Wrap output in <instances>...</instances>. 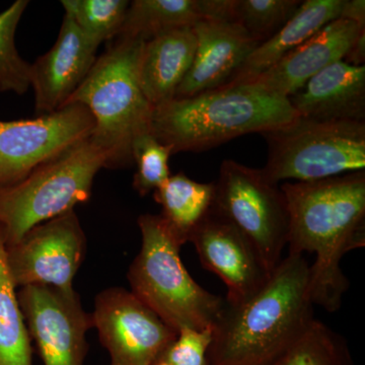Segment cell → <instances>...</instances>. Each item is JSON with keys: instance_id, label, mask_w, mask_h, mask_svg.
<instances>
[{"instance_id": "15", "label": "cell", "mask_w": 365, "mask_h": 365, "mask_svg": "<svg viewBox=\"0 0 365 365\" xmlns=\"http://www.w3.org/2000/svg\"><path fill=\"white\" fill-rule=\"evenodd\" d=\"M365 31L355 21L337 19L288 52L275 66L247 81L278 97L289 98L327 66L344 58Z\"/></svg>"}, {"instance_id": "28", "label": "cell", "mask_w": 365, "mask_h": 365, "mask_svg": "<svg viewBox=\"0 0 365 365\" xmlns=\"http://www.w3.org/2000/svg\"><path fill=\"white\" fill-rule=\"evenodd\" d=\"M212 342V328H184L167 348L160 361L168 365H208L207 353Z\"/></svg>"}, {"instance_id": "20", "label": "cell", "mask_w": 365, "mask_h": 365, "mask_svg": "<svg viewBox=\"0 0 365 365\" xmlns=\"http://www.w3.org/2000/svg\"><path fill=\"white\" fill-rule=\"evenodd\" d=\"M215 193V182H196L184 173L170 175L153 192L155 202L162 206L160 215L181 246L208 215Z\"/></svg>"}, {"instance_id": "22", "label": "cell", "mask_w": 365, "mask_h": 365, "mask_svg": "<svg viewBox=\"0 0 365 365\" xmlns=\"http://www.w3.org/2000/svg\"><path fill=\"white\" fill-rule=\"evenodd\" d=\"M6 263V242L0 228V365H32V345Z\"/></svg>"}, {"instance_id": "2", "label": "cell", "mask_w": 365, "mask_h": 365, "mask_svg": "<svg viewBox=\"0 0 365 365\" xmlns=\"http://www.w3.org/2000/svg\"><path fill=\"white\" fill-rule=\"evenodd\" d=\"M309 264L288 254L253 297L230 304L225 299L207 353L208 365L273 364L313 323Z\"/></svg>"}, {"instance_id": "21", "label": "cell", "mask_w": 365, "mask_h": 365, "mask_svg": "<svg viewBox=\"0 0 365 365\" xmlns=\"http://www.w3.org/2000/svg\"><path fill=\"white\" fill-rule=\"evenodd\" d=\"M198 21V0H135L129 4L118 37L148 41Z\"/></svg>"}, {"instance_id": "25", "label": "cell", "mask_w": 365, "mask_h": 365, "mask_svg": "<svg viewBox=\"0 0 365 365\" xmlns=\"http://www.w3.org/2000/svg\"><path fill=\"white\" fill-rule=\"evenodd\" d=\"M28 0H16L0 13V91L24 95L31 88V64L16 50L14 35Z\"/></svg>"}, {"instance_id": "7", "label": "cell", "mask_w": 365, "mask_h": 365, "mask_svg": "<svg viewBox=\"0 0 365 365\" xmlns=\"http://www.w3.org/2000/svg\"><path fill=\"white\" fill-rule=\"evenodd\" d=\"M268 160L262 169L272 184L318 181L365 169V122L297 117L262 133Z\"/></svg>"}, {"instance_id": "19", "label": "cell", "mask_w": 365, "mask_h": 365, "mask_svg": "<svg viewBox=\"0 0 365 365\" xmlns=\"http://www.w3.org/2000/svg\"><path fill=\"white\" fill-rule=\"evenodd\" d=\"M344 0H307L270 39L257 46L227 85L247 83L275 66L331 21L339 19Z\"/></svg>"}, {"instance_id": "14", "label": "cell", "mask_w": 365, "mask_h": 365, "mask_svg": "<svg viewBox=\"0 0 365 365\" xmlns=\"http://www.w3.org/2000/svg\"><path fill=\"white\" fill-rule=\"evenodd\" d=\"M98 46L66 14L54 46L31 64V86L38 116L66 106L96 63Z\"/></svg>"}, {"instance_id": "31", "label": "cell", "mask_w": 365, "mask_h": 365, "mask_svg": "<svg viewBox=\"0 0 365 365\" xmlns=\"http://www.w3.org/2000/svg\"><path fill=\"white\" fill-rule=\"evenodd\" d=\"M153 365H168V364H165V362H163V361H158V362H157V364H153Z\"/></svg>"}, {"instance_id": "4", "label": "cell", "mask_w": 365, "mask_h": 365, "mask_svg": "<svg viewBox=\"0 0 365 365\" xmlns=\"http://www.w3.org/2000/svg\"><path fill=\"white\" fill-rule=\"evenodd\" d=\"M145 41L118 38L66 104L86 106L96 127L91 140L107 153L109 167L132 163L131 144L150 131L153 106L143 95L138 76L139 55Z\"/></svg>"}, {"instance_id": "3", "label": "cell", "mask_w": 365, "mask_h": 365, "mask_svg": "<svg viewBox=\"0 0 365 365\" xmlns=\"http://www.w3.org/2000/svg\"><path fill=\"white\" fill-rule=\"evenodd\" d=\"M297 117L288 98L242 83L155 107L150 131L174 155L208 150L246 134L265 133Z\"/></svg>"}, {"instance_id": "11", "label": "cell", "mask_w": 365, "mask_h": 365, "mask_svg": "<svg viewBox=\"0 0 365 365\" xmlns=\"http://www.w3.org/2000/svg\"><path fill=\"white\" fill-rule=\"evenodd\" d=\"M91 318L98 339L110 353V365L155 364L178 336L123 288L101 292Z\"/></svg>"}, {"instance_id": "6", "label": "cell", "mask_w": 365, "mask_h": 365, "mask_svg": "<svg viewBox=\"0 0 365 365\" xmlns=\"http://www.w3.org/2000/svg\"><path fill=\"white\" fill-rule=\"evenodd\" d=\"M108 165L107 153L90 136L21 181L0 187V228L6 246L20 241L36 225L88 201L96 175Z\"/></svg>"}, {"instance_id": "26", "label": "cell", "mask_w": 365, "mask_h": 365, "mask_svg": "<svg viewBox=\"0 0 365 365\" xmlns=\"http://www.w3.org/2000/svg\"><path fill=\"white\" fill-rule=\"evenodd\" d=\"M299 0H234V18L259 44L270 39L302 4Z\"/></svg>"}, {"instance_id": "27", "label": "cell", "mask_w": 365, "mask_h": 365, "mask_svg": "<svg viewBox=\"0 0 365 365\" xmlns=\"http://www.w3.org/2000/svg\"><path fill=\"white\" fill-rule=\"evenodd\" d=\"M170 155L172 150L169 146L158 140L151 131L138 134L133 139L131 158L137 167L133 188L139 195H148L169 179Z\"/></svg>"}, {"instance_id": "12", "label": "cell", "mask_w": 365, "mask_h": 365, "mask_svg": "<svg viewBox=\"0 0 365 365\" xmlns=\"http://www.w3.org/2000/svg\"><path fill=\"white\" fill-rule=\"evenodd\" d=\"M18 300L31 339L44 365H85L86 333L93 328L91 314L81 306L76 290L28 285Z\"/></svg>"}, {"instance_id": "29", "label": "cell", "mask_w": 365, "mask_h": 365, "mask_svg": "<svg viewBox=\"0 0 365 365\" xmlns=\"http://www.w3.org/2000/svg\"><path fill=\"white\" fill-rule=\"evenodd\" d=\"M339 18L355 21L360 26H365L364 0H344Z\"/></svg>"}, {"instance_id": "13", "label": "cell", "mask_w": 365, "mask_h": 365, "mask_svg": "<svg viewBox=\"0 0 365 365\" xmlns=\"http://www.w3.org/2000/svg\"><path fill=\"white\" fill-rule=\"evenodd\" d=\"M189 242L195 247L203 267L225 283V300L230 304L253 297L272 273L253 244L212 207L190 235Z\"/></svg>"}, {"instance_id": "18", "label": "cell", "mask_w": 365, "mask_h": 365, "mask_svg": "<svg viewBox=\"0 0 365 365\" xmlns=\"http://www.w3.org/2000/svg\"><path fill=\"white\" fill-rule=\"evenodd\" d=\"M193 26H182L145 41L139 55L137 76L143 95L153 108L175 98L195 57Z\"/></svg>"}, {"instance_id": "10", "label": "cell", "mask_w": 365, "mask_h": 365, "mask_svg": "<svg viewBox=\"0 0 365 365\" xmlns=\"http://www.w3.org/2000/svg\"><path fill=\"white\" fill-rule=\"evenodd\" d=\"M86 241L76 211L36 225L16 244L6 246V263L16 288L47 285L72 292L85 259Z\"/></svg>"}, {"instance_id": "1", "label": "cell", "mask_w": 365, "mask_h": 365, "mask_svg": "<svg viewBox=\"0 0 365 365\" xmlns=\"http://www.w3.org/2000/svg\"><path fill=\"white\" fill-rule=\"evenodd\" d=\"M289 213V253L316 254L309 266L314 306L335 313L349 288L343 257L365 247V170L280 186Z\"/></svg>"}, {"instance_id": "5", "label": "cell", "mask_w": 365, "mask_h": 365, "mask_svg": "<svg viewBox=\"0 0 365 365\" xmlns=\"http://www.w3.org/2000/svg\"><path fill=\"white\" fill-rule=\"evenodd\" d=\"M138 227L143 242L129 269L131 294L176 332L212 328L225 299L192 278L180 257L182 246L162 216H139Z\"/></svg>"}, {"instance_id": "23", "label": "cell", "mask_w": 365, "mask_h": 365, "mask_svg": "<svg viewBox=\"0 0 365 365\" xmlns=\"http://www.w3.org/2000/svg\"><path fill=\"white\" fill-rule=\"evenodd\" d=\"M273 365H353L346 340L319 319Z\"/></svg>"}, {"instance_id": "8", "label": "cell", "mask_w": 365, "mask_h": 365, "mask_svg": "<svg viewBox=\"0 0 365 365\" xmlns=\"http://www.w3.org/2000/svg\"><path fill=\"white\" fill-rule=\"evenodd\" d=\"M215 184L212 209L253 244L273 271L282 260L289 235L287 199L261 170L223 160Z\"/></svg>"}, {"instance_id": "17", "label": "cell", "mask_w": 365, "mask_h": 365, "mask_svg": "<svg viewBox=\"0 0 365 365\" xmlns=\"http://www.w3.org/2000/svg\"><path fill=\"white\" fill-rule=\"evenodd\" d=\"M288 100L300 117L365 122V66L335 62Z\"/></svg>"}, {"instance_id": "9", "label": "cell", "mask_w": 365, "mask_h": 365, "mask_svg": "<svg viewBox=\"0 0 365 365\" xmlns=\"http://www.w3.org/2000/svg\"><path fill=\"white\" fill-rule=\"evenodd\" d=\"M96 122L81 104L34 119L0 121V187L25 179L36 168L88 138Z\"/></svg>"}, {"instance_id": "30", "label": "cell", "mask_w": 365, "mask_h": 365, "mask_svg": "<svg viewBox=\"0 0 365 365\" xmlns=\"http://www.w3.org/2000/svg\"><path fill=\"white\" fill-rule=\"evenodd\" d=\"M343 61L354 66H364L365 63V31L360 34L356 41L346 53Z\"/></svg>"}, {"instance_id": "16", "label": "cell", "mask_w": 365, "mask_h": 365, "mask_svg": "<svg viewBox=\"0 0 365 365\" xmlns=\"http://www.w3.org/2000/svg\"><path fill=\"white\" fill-rule=\"evenodd\" d=\"M193 30L195 57L175 98L193 97L227 85L260 45L235 23L201 20L194 24Z\"/></svg>"}, {"instance_id": "24", "label": "cell", "mask_w": 365, "mask_h": 365, "mask_svg": "<svg viewBox=\"0 0 365 365\" xmlns=\"http://www.w3.org/2000/svg\"><path fill=\"white\" fill-rule=\"evenodd\" d=\"M67 16L88 39L100 45L119 36L130 2L127 0H62Z\"/></svg>"}, {"instance_id": "32", "label": "cell", "mask_w": 365, "mask_h": 365, "mask_svg": "<svg viewBox=\"0 0 365 365\" xmlns=\"http://www.w3.org/2000/svg\"><path fill=\"white\" fill-rule=\"evenodd\" d=\"M270 365H273V364H270Z\"/></svg>"}]
</instances>
